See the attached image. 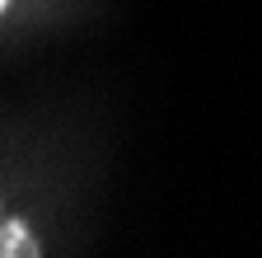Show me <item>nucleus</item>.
I'll use <instances>...</instances> for the list:
<instances>
[{"label": "nucleus", "instance_id": "1", "mask_svg": "<svg viewBox=\"0 0 262 258\" xmlns=\"http://www.w3.org/2000/svg\"><path fill=\"white\" fill-rule=\"evenodd\" d=\"M0 258H42L38 235L19 216H0Z\"/></svg>", "mask_w": 262, "mask_h": 258}, {"label": "nucleus", "instance_id": "2", "mask_svg": "<svg viewBox=\"0 0 262 258\" xmlns=\"http://www.w3.org/2000/svg\"><path fill=\"white\" fill-rule=\"evenodd\" d=\"M5 5H10V0H0V14H5Z\"/></svg>", "mask_w": 262, "mask_h": 258}]
</instances>
